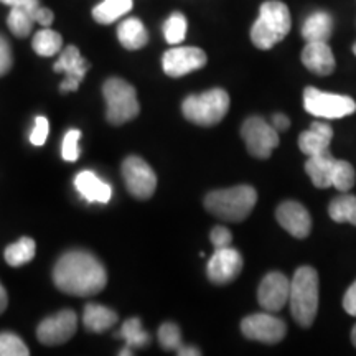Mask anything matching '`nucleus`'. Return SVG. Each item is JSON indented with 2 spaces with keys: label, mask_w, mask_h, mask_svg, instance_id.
<instances>
[{
  "label": "nucleus",
  "mask_w": 356,
  "mask_h": 356,
  "mask_svg": "<svg viewBox=\"0 0 356 356\" xmlns=\"http://www.w3.org/2000/svg\"><path fill=\"white\" fill-rule=\"evenodd\" d=\"M53 280L61 292L74 297H91L104 291L108 273L91 252L83 249L65 252L53 269Z\"/></svg>",
  "instance_id": "nucleus-1"
},
{
  "label": "nucleus",
  "mask_w": 356,
  "mask_h": 356,
  "mask_svg": "<svg viewBox=\"0 0 356 356\" xmlns=\"http://www.w3.org/2000/svg\"><path fill=\"white\" fill-rule=\"evenodd\" d=\"M257 203V191L249 185H238L233 188L215 190L204 198V208L221 220L241 222L251 215Z\"/></svg>",
  "instance_id": "nucleus-2"
},
{
  "label": "nucleus",
  "mask_w": 356,
  "mask_h": 356,
  "mask_svg": "<svg viewBox=\"0 0 356 356\" xmlns=\"http://www.w3.org/2000/svg\"><path fill=\"white\" fill-rule=\"evenodd\" d=\"M291 12L280 0H267L251 29V40L259 50H270L291 32Z\"/></svg>",
  "instance_id": "nucleus-3"
},
{
  "label": "nucleus",
  "mask_w": 356,
  "mask_h": 356,
  "mask_svg": "<svg viewBox=\"0 0 356 356\" xmlns=\"http://www.w3.org/2000/svg\"><path fill=\"white\" fill-rule=\"evenodd\" d=\"M291 312L300 327H310L318 310V274L314 267H299L291 282Z\"/></svg>",
  "instance_id": "nucleus-4"
},
{
  "label": "nucleus",
  "mask_w": 356,
  "mask_h": 356,
  "mask_svg": "<svg viewBox=\"0 0 356 356\" xmlns=\"http://www.w3.org/2000/svg\"><path fill=\"white\" fill-rule=\"evenodd\" d=\"M228 111L229 95L221 88L210 89L202 95H191L181 104V113L186 121L203 127L216 126L225 119Z\"/></svg>",
  "instance_id": "nucleus-5"
},
{
  "label": "nucleus",
  "mask_w": 356,
  "mask_h": 356,
  "mask_svg": "<svg viewBox=\"0 0 356 356\" xmlns=\"http://www.w3.org/2000/svg\"><path fill=\"white\" fill-rule=\"evenodd\" d=\"M106 99V118L113 126H122L139 115L140 106L136 88L121 78H109L102 86Z\"/></svg>",
  "instance_id": "nucleus-6"
},
{
  "label": "nucleus",
  "mask_w": 356,
  "mask_h": 356,
  "mask_svg": "<svg viewBox=\"0 0 356 356\" xmlns=\"http://www.w3.org/2000/svg\"><path fill=\"white\" fill-rule=\"evenodd\" d=\"M304 108L309 114L322 119H341L356 111V102L350 96L323 92L317 88H305Z\"/></svg>",
  "instance_id": "nucleus-7"
},
{
  "label": "nucleus",
  "mask_w": 356,
  "mask_h": 356,
  "mask_svg": "<svg viewBox=\"0 0 356 356\" xmlns=\"http://www.w3.org/2000/svg\"><path fill=\"white\" fill-rule=\"evenodd\" d=\"M241 136L248 152L256 159H269L275 147L279 145V132L267 124L262 118L252 115L243 122Z\"/></svg>",
  "instance_id": "nucleus-8"
},
{
  "label": "nucleus",
  "mask_w": 356,
  "mask_h": 356,
  "mask_svg": "<svg viewBox=\"0 0 356 356\" xmlns=\"http://www.w3.org/2000/svg\"><path fill=\"white\" fill-rule=\"evenodd\" d=\"M241 332L249 340L275 345L284 340L287 327L282 318L273 315V312H264V314H254L244 318L241 322Z\"/></svg>",
  "instance_id": "nucleus-9"
},
{
  "label": "nucleus",
  "mask_w": 356,
  "mask_h": 356,
  "mask_svg": "<svg viewBox=\"0 0 356 356\" xmlns=\"http://www.w3.org/2000/svg\"><path fill=\"white\" fill-rule=\"evenodd\" d=\"M122 177L127 190L139 200H147L157 188V175L144 159L131 155L122 162Z\"/></svg>",
  "instance_id": "nucleus-10"
},
{
  "label": "nucleus",
  "mask_w": 356,
  "mask_h": 356,
  "mask_svg": "<svg viewBox=\"0 0 356 356\" xmlns=\"http://www.w3.org/2000/svg\"><path fill=\"white\" fill-rule=\"evenodd\" d=\"M78 327V317L73 310L65 309L44 318L37 328V337L43 345L56 346L71 340Z\"/></svg>",
  "instance_id": "nucleus-11"
},
{
  "label": "nucleus",
  "mask_w": 356,
  "mask_h": 356,
  "mask_svg": "<svg viewBox=\"0 0 356 356\" xmlns=\"http://www.w3.org/2000/svg\"><path fill=\"white\" fill-rule=\"evenodd\" d=\"M207 65V53L197 47H175L163 53L162 66L165 74L180 78Z\"/></svg>",
  "instance_id": "nucleus-12"
},
{
  "label": "nucleus",
  "mask_w": 356,
  "mask_h": 356,
  "mask_svg": "<svg viewBox=\"0 0 356 356\" xmlns=\"http://www.w3.org/2000/svg\"><path fill=\"white\" fill-rule=\"evenodd\" d=\"M243 270V257L239 251L231 246L215 249L213 256L208 261L207 274L208 279L218 286L233 282V280L241 274Z\"/></svg>",
  "instance_id": "nucleus-13"
},
{
  "label": "nucleus",
  "mask_w": 356,
  "mask_h": 356,
  "mask_svg": "<svg viewBox=\"0 0 356 356\" xmlns=\"http://www.w3.org/2000/svg\"><path fill=\"white\" fill-rule=\"evenodd\" d=\"M53 68H55L56 73L65 74V79L63 83H61L60 91L71 92V91H76L84 76H86L89 63L81 56V53H79V50L74 47V44H68L65 50H61L60 58H58Z\"/></svg>",
  "instance_id": "nucleus-14"
},
{
  "label": "nucleus",
  "mask_w": 356,
  "mask_h": 356,
  "mask_svg": "<svg viewBox=\"0 0 356 356\" xmlns=\"http://www.w3.org/2000/svg\"><path fill=\"white\" fill-rule=\"evenodd\" d=\"M289 296H291V280L282 273H269L262 279L259 291H257V300L266 312L282 310L287 305Z\"/></svg>",
  "instance_id": "nucleus-15"
},
{
  "label": "nucleus",
  "mask_w": 356,
  "mask_h": 356,
  "mask_svg": "<svg viewBox=\"0 0 356 356\" xmlns=\"http://www.w3.org/2000/svg\"><path fill=\"white\" fill-rule=\"evenodd\" d=\"M275 218L279 225L292 234L293 238L304 239L310 234L312 231V218L310 213L304 204L297 202H284L279 204L275 210Z\"/></svg>",
  "instance_id": "nucleus-16"
},
{
  "label": "nucleus",
  "mask_w": 356,
  "mask_h": 356,
  "mask_svg": "<svg viewBox=\"0 0 356 356\" xmlns=\"http://www.w3.org/2000/svg\"><path fill=\"white\" fill-rule=\"evenodd\" d=\"M302 63L312 73L327 76L335 70V56L327 42H309L302 51Z\"/></svg>",
  "instance_id": "nucleus-17"
},
{
  "label": "nucleus",
  "mask_w": 356,
  "mask_h": 356,
  "mask_svg": "<svg viewBox=\"0 0 356 356\" xmlns=\"http://www.w3.org/2000/svg\"><path fill=\"white\" fill-rule=\"evenodd\" d=\"M74 186L88 203L106 204L113 197V188L108 181H102L95 172L83 170L74 177Z\"/></svg>",
  "instance_id": "nucleus-18"
},
{
  "label": "nucleus",
  "mask_w": 356,
  "mask_h": 356,
  "mask_svg": "<svg viewBox=\"0 0 356 356\" xmlns=\"http://www.w3.org/2000/svg\"><path fill=\"white\" fill-rule=\"evenodd\" d=\"M333 129L325 122H314L309 131L299 136V147L305 155H317L330 149Z\"/></svg>",
  "instance_id": "nucleus-19"
},
{
  "label": "nucleus",
  "mask_w": 356,
  "mask_h": 356,
  "mask_svg": "<svg viewBox=\"0 0 356 356\" xmlns=\"http://www.w3.org/2000/svg\"><path fill=\"white\" fill-rule=\"evenodd\" d=\"M337 159L330 154V150H325L322 154L310 155L305 163V172L310 177L312 184L317 188H330L332 186V172L335 167Z\"/></svg>",
  "instance_id": "nucleus-20"
},
{
  "label": "nucleus",
  "mask_w": 356,
  "mask_h": 356,
  "mask_svg": "<svg viewBox=\"0 0 356 356\" xmlns=\"http://www.w3.org/2000/svg\"><path fill=\"white\" fill-rule=\"evenodd\" d=\"M38 0H29L24 6L10 7L7 25L15 37L25 38L32 33L35 25V12L38 10Z\"/></svg>",
  "instance_id": "nucleus-21"
},
{
  "label": "nucleus",
  "mask_w": 356,
  "mask_h": 356,
  "mask_svg": "<svg viewBox=\"0 0 356 356\" xmlns=\"http://www.w3.org/2000/svg\"><path fill=\"white\" fill-rule=\"evenodd\" d=\"M118 38L126 50H140L149 43V33L144 24L136 17H129L118 26Z\"/></svg>",
  "instance_id": "nucleus-22"
},
{
  "label": "nucleus",
  "mask_w": 356,
  "mask_h": 356,
  "mask_svg": "<svg viewBox=\"0 0 356 356\" xmlns=\"http://www.w3.org/2000/svg\"><path fill=\"white\" fill-rule=\"evenodd\" d=\"M333 32V19L328 12L318 10L309 15L302 26V37L309 42H328Z\"/></svg>",
  "instance_id": "nucleus-23"
},
{
  "label": "nucleus",
  "mask_w": 356,
  "mask_h": 356,
  "mask_svg": "<svg viewBox=\"0 0 356 356\" xmlns=\"http://www.w3.org/2000/svg\"><path fill=\"white\" fill-rule=\"evenodd\" d=\"M83 323L86 330L92 333H102L118 323V314L111 310L109 307L101 304H88L84 307Z\"/></svg>",
  "instance_id": "nucleus-24"
},
{
  "label": "nucleus",
  "mask_w": 356,
  "mask_h": 356,
  "mask_svg": "<svg viewBox=\"0 0 356 356\" xmlns=\"http://www.w3.org/2000/svg\"><path fill=\"white\" fill-rule=\"evenodd\" d=\"M134 2L132 0H102L101 3L92 8V17L97 24L109 25L122 19L132 10Z\"/></svg>",
  "instance_id": "nucleus-25"
},
{
  "label": "nucleus",
  "mask_w": 356,
  "mask_h": 356,
  "mask_svg": "<svg viewBox=\"0 0 356 356\" xmlns=\"http://www.w3.org/2000/svg\"><path fill=\"white\" fill-rule=\"evenodd\" d=\"M32 47L37 55L50 58L58 55V53L63 50V38H61V35L55 32V30L43 26V30L35 33Z\"/></svg>",
  "instance_id": "nucleus-26"
},
{
  "label": "nucleus",
  "mask_w": 356,
  "mask_h": 356,
  "mask_svg": "<svg viewBox=\"0 0 356 356\" xmlns=\"http://www.w3.org/2000/svg\"><path fill=\"white\" fill-rule=\"evenodd\" d=\"M328 215L335 222H350L356 226V197L343 193L333 198L328 204Z\"/></svg>",
  "instance_id": "nucleus-27"
},
{
  "label": "nucleus",
  "mask_w": 356,
  "mask_h": 356,
  "mask_svg": "<svg viewBox=\"0 0 356 356\" xmlns=\"http://www.w3.org/2000/svg\"><path fill=\"white\" fill-rule=\"evenodd\" d=\"M115 337L126 341L127 348H142V346L150 343V335L142 328V322L139 318H129L122 323Z\"/></svg>",
  "instance_id": "nucleus-28"
},
{
  "label": "nucleus",
  "mask_w": 356,
  "mask_h": 356,
  "mask_svg": "<svg viewBox=\"0 0 356 356\" xmlns=\"http://www.w3.org/2000/svg\"><path fill=\"white\" fill-rule=\"evenodd\" d=\"M35 251H37V246H35V241L32 238H20L19 241L10 244L6 249L3 257H6L8 266L22 267L33 259Z\"/></svg>",
  "instance_id": "nucleus-29"
},
{
  "label": "nucleus",
  "mask_w": 356,
  "mask_h": 356,
  "mask_svg": "<svg viewBox=\"0 0 356 356\" xmlns=\"http://www.w3.org/2000/svg\"><path fill=\"white\" fill-rule=\"evenodd\" d=\"M186 29H188L186 17L180 12H173L163 24V37H165L167 43L178 44L185 40Z\"/></svg>",
  "instance_id": "nucleus-30"
},
{
  "label": "nucleus",
  "mask_w": 356,
  "mask_h": 356,
  "mask_svg": "<svg viewBox=\"0 0 356 356\" xmlns=\"http://www.w3.org/2000/svg\"><path fill=\"white\" fill-rule=\"evenodd\" d=\"M356 180L355 168L346 160H337L335 167L332 172V186H335L338 191H350L353 188Z\"/></svg>",
  "instance_id": "nucleus-31"
},
{
  "label": "nucleus",
  "mask_w": 356,
  "mask_h": 356,
  "mask_svg": "<svg viewBox=\"0 0 356 356\" xmlns=\"http://www.w3.org/2000/svg\"><path fill=\"white\" fill-rule=\"evenodd\" d=\"M30 350L19 335L10 332L0 333V356H29Z\"/></svg>",
  "instance_id": "nucleus-32"
},
{
  "label": "nucleus",
  "mask_w": 356,
  "mask_h": 356,
  "mask_svg": "<svg viewBox=\"0 0 356 356\" xmlns=\"http://www.w3.org/2000/svg\"><path fill=\"white\" fill-rule=\"evenodd\" d=\"M159 343L163 350H178L181 346V332L175 323L167 322L159 328Z\"/></svg>",
  "instance_id": "nucleus-33"
},
{
  "label": "nucleus",
  "mask_w": 356,
  "mask_h": 356,
  "mask_svg": "<svg viewBox=\"0 0 356 356\" xmlns=\"http://www.w3.org/2000/svg\"><path fill=\"white\" fill-rule=\"evenodd\" d=\"M79 139H81V131L79 129H70L65 134L63 144H61V157L66 162H76L79 159Z\"/></svg>",
  "instance_id": "nucleus-34"
},
{
  "label": "nucleus",
  "mask_w": 356,
  "mask_h": 356,
  "mask_svg": "<svg viewBox=\"0 0 356 356\" xmlns=\"http://www.w3.org/2000/svg\"><path fill=\"white\" fill-rule=\"evenodd\" d=\"M48 131H50L48 119L43 118V115H38V118L35 119V126L32 129V134H30V142H32L35 147L43 145L44 142H47Z\"/></svg>",
  "instance_id": "nucleus-35"
},
{
  "label": "nucleus",
  "mask_w": 356,
  "mask_h": 356,
  "mask_svg": "<svg viewBox=\"0 0 356 356\" xmlns=\"http://www.w3.org/2000/svg\"><path fill=\"white\" fill-rule=\"evenodd\" d=\"M13 65V56H12V48L8 40L0 35V76H6L10 71Z\"/></svg>",
  "instance_id": "nucleus-36"
},
{
  "label": "nucleus",
  "mask_w": 356,
  "mask_h": 356,
  "mask_svg": "<svg viewBox=\"0 0 356 356\" xmlns=\"http://www.w3.org/2000/svg\"><path fill=\"white\" fill-rule=\"evenodd\" d=\"M210 239L213 243L215 249H221V248H228L233 243V234L228 228L225 226H215L210 233Z\"/></svg>",
  "instance_id": "nucleus-37"
},
{
  "label": "nucleus",
  "mask_w": 356,
  "mask_h": 356,
  "mask_svg": "<svg viewBox=\"0 0 356 356\" xmlns=\"http://www.w3.org/2000/svg\"><path fill=\"white\" fill-rule=\"evenodd\" d=\"M343 309L351 317H356V280L351 284L343 297Z\"/></svg>",
  "instance_id": "nucleus-38"
},
{
  "label": "nucleus",
  "mask_w": 356,
  "mask_h": 356,
  "mask_svg": "<svg viewBox=\"0 0 356 356\" xmlns=\"http://www.w3.org/2000/svg\"><path fill=\"white\" fill-rule=\"evenodd\" d=\"M53 20H55V15H53L50 8H44L40 6L38 10L35 12V24L42 26H50L53 24Z\"/></svg>",
  "instance_id": "nucleus-39"
},
{
  "label": "nucleus",
  "mask_w": 356,
  "mask_h": 356,
  "mask_svg": "<svg viewBox=\"0 0 356 356\" xmlns=\"http://www.w3.org/2000/svg\"><path fill=\"white\" fill-rule=\"evenodd\" d=\"M289 126H291V119H289L286 114L277 113V114L273 115V127H274L277 132L287 131Z\"/></svg>",
  "instance_id": "nucleus-40"
},
{
  "label": "nucleus",
  "mask_w": 356,
  "mask_h": 356,
  "mask_svg": "<svg viewBox=\"0 0 356 356\" xmlns=\"http://www.w3.org/2000/svg\"><path fill=\"white\" fill-rule=\"evenodd\" d=\"M177 353L180 356H200L202 351L198 348H193V346H180V348L177 350Z\"/></svg>",
  "instance_id": "nucleus-41"
},
{
  "label": "nucleus",
  "mask_w": 356,
  "mask_h": 356,
  "mask_svg": "<svg viewBox=\"0 0 356 356\" xmlns=\"http://www.w3.org/2000/svg\"><path fill=\"white\" fill-rule=\"evenodd\" d=\"M7 304H8L7 291L3 289L2 284H0V314H3V310L7 309Z\"/></svg>",
  "instance_id": "nucleus-42"
},
{
  "label": "nucleus",
  "mask_w": 356,
  "mask_h": 356,
  "mask_svg": "<svg viewBox=\"0 0 356 356\" xmlns=\"http://www.w3.org/2000/svg\"><path fill=\"white\" fill-rule=\"evenodd\" d=\"M2 3H6L8 7H15V6H24V3L29 2V0H0Z\"/></svg>",
  "instance_id": "nucleus-43"
},
{
  "label": "nucleus",
  "mask_w": 356,
  "mask_h": 356,
  "mask_svg": "<svg viewBox=\"0 0 356 356\" xmlns=\"http://www.w3.org/2000/svg\"><path fill=\"white\" fill-rule=\"evenodd\" d=\"M351 343L356 346V325L353 327V330H351Z\"/></svg>",
  "instance_id": "nucleus-44"
},
{
  "label": "nucleus",
  "mask_w": 356,
  "mask_h": 356,
  "mask_svg": "<svg viewBox=\"0 0 356 356\" xmlns=\"http://www.w3.org/2000/svg\"><path fill=\"white\" fill-rule=\"evenodd\" d=\"M353 53H355V55H356V43L353 44Z\"/></svg>",
  "instance_id": "nucleus-45"
}]
</instances>
